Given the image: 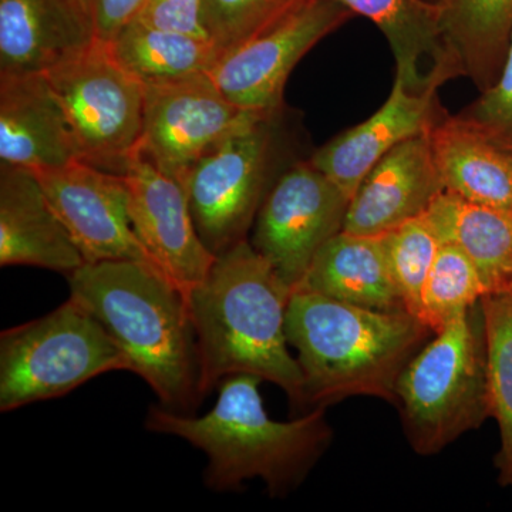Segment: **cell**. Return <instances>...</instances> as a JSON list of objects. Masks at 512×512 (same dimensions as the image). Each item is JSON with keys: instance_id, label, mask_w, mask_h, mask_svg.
I'll return each instance as SVG.
<instances>
[{"instance_id": "obj_1", "label": "cell", "mask_w": 512, "mask_h": 512, "mask_svg": "<svg viewBox=\"0 0 512 512\" xmlns=\"http://www.w3.org/2000/svg\"><path fill=\"white\" fill-rule=\"evenodd\" d=\"M291 296L248 239L217 255L204 281L188 293L204 399L225 377L245 373L281 387L303 414L301 367L286 338Z\"/></svg>"}, {"instance_id": "obj_2", "label": "cell", "mask_w": 512, "mask_h": 512, "mask_svg": "<svg viewBox=\"0 0 512 512\" xmlns=\"http://www.w3.org/2000/svg\"><path fill=\"white\" fill-rule=\"evenodd\" d=\"M70 298L99 320L161 406L195 414L204 397L188 296L150 261L86 262L67 275Z\"/></svg>"}, {"instance_id": "obj_3", "label": "cell", "mask_w": 512, "mask_h": 512, "mask_svg": "<svg viewBox=\"0 0 512 512\" xmlns=\"http://www.w3.org/2000/svg\"><path fill=\"white\" fill-rule=\"evenodd\" d=\"M262 382L245 373L225 377L211 412L197 417L151 406L146 427L204 451V481L211 490L234 491L244 481L261 478L271 497H285L326 453L333 430L326 407L291 421L272 420L259 393Z\"/></svg>"}, {"instance_id": "obj_4", "label": "cell", "mask_w": 512, "mask_h": 512, "mask_svg": "<svg viewBox=\"0 0 512 512\" xmlns=\"http://www.w3.org/2000/svg\"><path fill=\"white\" fill-rule=\"evenodd\" d=\"M434 336L407 311H376L298 289L286 311V338L298 352L303 414L348 397L396 403L397 380Z\"/></svg>"}, {"instance_id": "obj_5", "label": "cell", "mask_w": 512, "mask_h": 512, "mask_svg": "<svg viewBox=\"0 0 512 512\" xmlns=\"http://www.w3.org/2000/svg\"><path fill=\"white\" fill-rule=\"evenodd\" d=\"M394 406L414 453L426 457L490 417L480 302L434 333L404 367Z\"/></svg>"}, {"instance_id": "obj_6", "label": "cell", "mask_w": 512, "mask_h": 512, "mask_svg": "<svg viewBox=\"0 0 512 512\" xmlns=\"http://www.w3.org/2000/svg\"><path fill=\"white\" fill-rule=\"evenodd\" d=\"M127 370L99 320L69 298L55 311L0 335V412L57 399L94 377Z\"/></svg>"}, {"instance_id": "obj_7", "label": "cell", "mask_w": 512, "mask_h": 512, "mask_svg": "<svg viewBox=\"0 0 512 512\" xmlns=\"http://www.w3.org/2000/svg\"><path fill=\"white\" fill-rule=\"evenodd\" d=\"M43 74L72 124L83 161L123 174L127 161L140 151L144 84L99 39Z\"/></svg>"}, {"instance_id": "obj_8", "label": "cell", "mask_w": 512, "mask_h": 512, "mask_svg": "<svg viewBox=\"0 0 512 512\" xmlns=\"http://www.w3.org/2000/svg\"><path fill=\"white\" fill-rule=\"evenodd\" d=\"M269 119L228 100L210 73L147 84L140 153L181 184L192 165L227 138Z\"/></svg>"}, {"instance_id": "obj_9", "label": "cell", "mask_w": 512, "mask_h": 512, "mask_svg": "<svg viewBox=\"0 0 512 512\" xmlns=\"http://www.w3.org/2000/svg\"><path fill=\"white\" fill-rule=\"evenodd\" d=\"M271 121L227 138L192 165L181 183L198 234L215 256L247 239L269 190Z\"/></svg>"}, {"instance_id": "obj_10", "label": "cell", "mask_w": 512, "mask_h": 512, "mask_svg": "<svg viewBox=\"0 0 512 512\" xmlns=\"http://www.w3.org/2000/svg\"><path fill=\"white\" fill-rule=\"evenodd\" d=\"M352 16L339 0H302L258 35L220 56L208 73L232 103L274 117L296 64Z\"/></svg>"}, {"instance_id": "obj_11", "label": "cell", "mask_w": 512, "mask_h": 512, "mask_svg": "<svg viewBox=\"0 0 512 512\" xmlns=\"http://www.w3.org/2000/svg\"><path fill=\"white\" fill-rule=\"evenodd\" d=\"M349 204L348 195L311 161L295 164L266 192L252 247L293 293L323 245L343 231Z\"/></svg>"}, {"instance_id": "obj_12", "label": "cell", "mask_w": 512, "mask_h": 512, "mask_svg": "<svg viewBox=\"0 0 512 512\" xmlns=\"http://www.w3.org/2000/svg\"><path fill=\"white\" fill-rule=\"evenodd\" d=\"M35 174L84 262L150 261L131 224L130 195L123 174L101 170L86 161Z\"/></svg>"}, {"instance_id": "obj_13", "label": "cell", "mask_w": 512, "mask_h": 512, "mask_svg": "<svg viewBox=\"0 0 512 512\" xmlns=\"http://www.w3.org/2000/svg\"><path fill=\"white\" fill-rule=\"evenodd\" d=\"M130 195V218L150 261L188 296L204 281L215 256L195 227L183 185L138 151L123 171Z\"/></svg>"}, {"instance_id": "obj_14", "label": "cell", "mask_w": 512, "mask_h": 512, "mask_svg": "<svg viewBox=\"0 0 512 512\" xmlns=\"http://www.w3.org/2000/svg\"><path fill=\"white\" fill-rule=\"evenodd\" d=\"M444 191L430 131L409 138L380 158L350 200L343 232L380 237L419 218Z\"/></svg>"}, {"instance_id": "obj_15", "label": "cell", "mask_w": 512, "mask_h": 512, "mask_svg": "<svg viewBox=\"0 0 512 512\" xmlns=\"http://www.w3.org/2000/svg\"><path fill=\"white\" fill-rule=\"evenodd\" d=\"M437 89L413 92L394 77L389 99L363 123L319 148L311 163L352 200L373 165L394 147L431 131L443 119Z\"/></svg>"}, {"instance_id": "obj_16", "label": "cell", "mask_w": 512, "mask_h": 512, "mask_svg": "<svg viewBox=\"0 0 512 512\" xmlns=\"http://www.w3.org/2000/svg\"><path fill=\"white\" fill-rule=\"evenodd\" d=\"M0 161L32 171L83 161L45 74H0Z\"/></svg>"}, {"instance_id": "obj_17", "label": "cell", "mask_w": 512, "mask_h": 512, "mask_svg": "<svg viewBox=\"0 0 512 512\" xmlns=\"http://www.w3.org/2000/svg\"><path fill=\"white\" fill-rule=\"evenodd\" d=\"M86 264L35 171L0 163V266L70 275Z\"/></svg>"}, {"instance_id": "obj_18", "label": "cell", "mask_w": 512, "mask_h": 512, "mask_svg": "<svg viewBox=\"0 0 512 512\" xmlns=\"http://www.w3.org/2000/svg\"><path fill=\"white\" fill-rule=\"evenodd\" d=\"M96 40L83 0H0V74L46 73Z\"/></svg>"}, {"instance_id": "obj_19", "label": "cell", "mask_w": 512, "mask_h": 512, "mask_svg": "<svg viewBox=\"0 0 512 512\" xmlns=\"http://www.w3.org/2000/svg\"><path fill=\"white\" fill-rule=\"evenodd\" d=\"M353 13L372 20L389 42L397 79L413 92L439 90L461 76L444 40L440 10L430 0H339Z\"/></svg>"}, {"instance_id": "obj_20", "label": "cell", "mask_w": 512, "mask_h": 512, "mask_svg": "<svg viewBox=\"0 0 512 512\" xmlns=\"http://www.w3.org/2000/svg\"><path fill=\"white\" fill-rule=\"evenodd\" d=\"M444 191L487 207L512 210V151L466 116H447L430 131Z\"/></svg>"}, {"instance_id": "obj_21", "label": "cell", "mask_w": 512, "mask_h": 512, "mask_svg": "<svg viewBox=\"0 0 512 512\" xmlns=\"http://www.w3.org/2000/svg\"><path fill=\"white\" fill-rule=\"evenodd\" d=\"M298 289L376 311H406L390 274L382 235L339 232L320 249Z\"/></svg>"}, {"instance_id": "obj_22", "label": "cell", "mask_w": 512, "mask_h": 512, "mask_svg": "<svg viewBox=\"0 0 512 512\" xmlns=\"http://www.w3.org/2000/svg\"><path fill=\"white\" fill-rule=\"evenodd\" d=\"M423 215L441 245H456L473 262L485 295L512 291V210L443 191Z\"/></svg>"}, {"instance_id": "obj_23", "label": "cell", "mask_w": 512, "mask_h": 512, "mask_svg": "<svg viewBox=\"0 0 512 512\" xmlns=\"http://www.w3.org/2000/svg\"><path fill=\"white\" fill-rule=\"evenodd\" d=\"M444 40L461 76L480 92L498 76L512 33V0H437Z\"/></svg>"}, {"instance_id": "obj_24", "label": "cell", "mask_w": 512, "mask_h": 512, "mask_svg": "<svg viewBox=\"0 0 512 512\" xmlns=\"http://www.w3.org/2000/svg\"><path fill=\"white\" fill-rule=\"evenodd\" d=\"M114 59L138 82L158 84L208 73L220 53L208 40L133 19L109 43Z\"/></svg>"}, {"instance_id": "obj_25", "label": "cell", "mask_w": 512, "mask_h": 512, "mask_svg": "<svg viewBox=\"0 0 512 512\" xmlns=\"http://www.w3.org/2000/svg\"><path fill=\"white\" fill-rule=\"evenodd\" d=\"M483 312L487 390L490 417L500 427L501 446L495 457L498 481L512 488V291L488 293Z\"/></svg>"}, {"instance_id": "obj_26", "label": "cell", "mask_w": 512, "mask_h": 512, "mask_svg": "<svg viewBox=\"0 0 512 512\" xmlns=\"http://www.w3.org/2000/svg\"><path fill=\"white\" fill-rule=\"evenodd\" d=\"M485 296L480 274L461 249L443 244L423 291L421 320L434 333L470 311Z\"/></svg>"}, {"instance_id": "obj_27", "label": "cell", "mask_w": 512, "mask_h": 512, "mask_svg": "<svg viewBox=\"0 0 512 512\" xmlns=\"http://www.w3.org/2000/svg\"><path fill=\"white\" fill-rule=\"evenodd\" d=\"M387 264L404 309L421 319L423 291L441 247L424 215L382 235Z\"/></svg>"}, {"instance_id": "obj_28", "label": "cell", "mask_w": 512, "mask_h": 512, "mask_svg": "<svg viewBox=\"0 0 512 512\" xmlns=\"http://www.w3.org/2000/svg\"><path fill=\"white\" fill-rule=\"evenodd\" d=\"M302 0H204V22L220 56L258 35Z\"/></svg>"}, {"instance_id": "obj_29", "label": "cell", "mask_w": 512, "mask_h": 512, "mask_svg": "<svg viewBox=\"0 0 512 512\" xmlns=\"http://www.w3.org/2000/svg\"><path fill=\"white\" fill-rule=\"evenodd\" d=\"M461 114L512 151V33L497 82Z\"/></svg>"}, {"instance_id": "obj_30", "label": "cell", "mask_w": 512, "mask_h": 512, "mask_svg": "<svg viewBox=\"0 0 512 512\" xmlns=\"http://www.w3.org/2000/svg\"><path fill=\"white\" fill-rule=\"evenodd\" d=\"M144 25L208 40L204 0H144L136 18Z\"/></svg>"}, {"instance_id": "obj_31", "label": "cell", "mask_w": 512, "mask_h": 512, "mask_svg": "<svg viewBox=\"0 0 512 512\" xmlns=\"http://www.w3.org/2000/svg\"><path fill=\"white\" fill-rule=\"evenodd\" d=\"M92 16L97 39L110 43L130 20L136 18L144 0H83Z\"/></svg>"}, {"instance_id": "obj_32", "label": "cell", "mask_w": 512, "mask_h": 512, "mask_svg": "<svg viewBox=\"0 0 512 512\" xmlns=\"http://www.w3.org/2000/svg\"><path fill=\"white\" fill-rule=\"evenodd\" d=\"M430 2H434V3H437V0H430Z\"/></svg>"}]
</instances>
